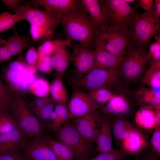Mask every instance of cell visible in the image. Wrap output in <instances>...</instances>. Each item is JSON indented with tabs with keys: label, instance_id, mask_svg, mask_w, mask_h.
Segmentation results:
<instances>
[{
	"label": "cell",
	"instance_id": "cell-1",
	"mask_svg": "<svg viewBox=\"0 0 160 160\" xmlns=\"http://www.w3.org/2000/svg\"><path fill=\"white\" fill-rule=\"evenodd\" d=\"M66 39L76 41L90 49L95 47L104 32L93 22L81 7L63 15L60 21Z\"/></svg>",
	"mask_w": 160,
	"mask_h": 160
},
{
	"label": "cell",
	"instance_id": "cell-2",
	"mask_svg": "<svg viewBox=\"0 0 160 160\" xmlns=\"http://www.w3.org/2000/svg\"><path fill=\"white\" fill-rule=\"evenodd\" d=\"M10 10L22 15L29 23L33 41L41 44L53 38L56 28L60 24L63 16L46 10H41L19 4Z\"/></svg>",
	"mask_w": 160,
	"mask_h": 160
},
{
	"label": "cell",
	"instance_id": "cell-3",
	"mask_svg": "<svg viewBox=\"0 0 160 160\" xmlns=\"http://www.w3.org/2000/svg\"><path fill=\"white\" fill-rule=\"evenodd\" d=\"M37 72L36 68L27 64L21 52L16 60L4 68L1 76L12 91L22 95L29 92Z\"/></svg>",
	"mask_w": 160,
	"mask_h": 160
},
{
	"label": "cell",
	"instance_id": "cell-4",
	"mask_svg": "<svg viewBox=\"0 0 160 160\" xmlns=\"http://www.w3.org/2000/svg\"><path fill=\"white\" fill-rule=\"evenodd\" d=\"M122 77L119 68H95L79 78H73V86L87 91L100 88L111 90L119 84Z\"/></svg>",
	"mask_w": 160,
	"mask_h": 160
},
{
	"label": "cell",
	"instance_id": "cell-5",
	"mask_svg": "<svg viewBox=\"0 0 160 160\" xmlns=\"http://www.w3.org/2000/svg\"><path fill=\"white\" fill-rule=\"evenodd\" d=\"M124 59L118 67L122 79L126 84L133 83L140 80L150 60L146 50L129 44Z\"/></svg>",
	"mask_w": 160,
	"mask_h": 160
},
{
	"label": "cell",
	"instance_id": "cell-6",
	"mask_svg": "<svg viewBox=\"0 0 160 160\" xmlns=\"http://www.w3.org/2000/svg\"><path fill=\"white\" fill-rule=\"evenodd\" d=\"M8 110L18 127L31 138L42 133L41 124L30 110L22 95L15 93Z\"/></svg>",
	"mask_w": 160,
	"mask_h": 160
},
{
	"label": "cell",
	"instance_id": "cell-7",
	"mask_svg": "<svg viewBox=\"0 0 160 160\" xmlns=\"http://www.w3.org/2000/svg\"><path fill=\"white\" fill-rule=\"evenodd\" d=\"M57 141L70 150L75 160H87L92 154V143L86 140L69 121L55 132Z\"/></svg>",
	"mask_w": 160,
	"mask_h": 160
},
{
	"label": "cell",
	"instance_id": "cell-8",
	"mask_svg": "<svg viewBox=\"0 0 160 160\" xmlns=\"http://www.w3.org/2000/svg\"><path fill=\"white\" fill-rule=\"evenodd\" d=\"M108 18L109 27L125 26L133 32L137 10L123 0H99Z\"/></svg>",
	"mask_w": 160,
	"mask_h": 160
},
{
	"label": "cell",
	"instance_id": "cell-9",
	"mask_svg": "<svg viewBox=\"0 0 160 160\" xmlns=\"http://www.w3.org/2000/svg\"><path fill=\"white\" fill-rule=\"evenodd\" d=\"M160 34V18H156L146 12L140 14L137 11L133 34L129 44L146 50L152 37Z\"/></svg>",
	"mask_w": 160,
	"mask_h": 160
},
{
	"label": "cell",
	"instance_id": "cell-10",
	"mask_svg": "<svg viewBox=\"0 0 160 160\" xmlns=\"http://www.w3.org/2000/svg\"><path fill=\"white\" fill-rule=\"evenodd\" d=\"M133 34V31L126 27H108L102 36L105 49L117 57H123Z\"/></svg>",
	"mask_w": 160,
	"mask_h": 160
},
{
	"label": "cell",
	"instance_id": "cell-11",
	"mask_svg": "<svg viewBox=\"0 0 160 160\" xmlns=\"http://www.w3.org/2000/svg\"><path fill=\"white\" fill-rule=\"evenodd\" d=\"M50 140L42 133L34 137L22 147L24 160H57Z\"/></svg>",
	"mask_w": 160,
	"mask_h": 160
},
{
	"label": "cell",
	"instance_id": "cell-12",
	"mask_svg": "<svg viewBox=\"0 0 160 160\" xmlns=\"http://www.w3.org/2000/svg\"><path fill=\"white\" fill-rule=\"evenodd\" d=\"M73 89L68 106L69 120L101 109V106L81 89L75 86Z\"/></svg>",
	"mask_w": 160,
	"mask_h": 160
},
{
	"label": "cell",
	"instance_id": "cell-13",
	"mask_svg": "<svg viewBox=\"0 0 160 160\" xmlns=\"http://www.w3.org/2000/svg\"><path fill=\"white\" fill-rule=\"evenodd\" d=\"M71 46V61L74 67V77L81 78L94 69L95 52L79 43H75Z\"/></svg>",
	"mask_w": 160,
	"mask_h": 160
},
{
	"label": "cell",
	"instance_id": "cell-14",
	"mask_svg": "<svg viewBox=\"0 0 160 160\" xmlns=\"http://www.w3.org/2000/svg\"><path fill=\"white\" fill-rule=\"evenodd\" d=\"M73 119L77 131L87 141L95 143L100 129L101 112L99 109Z\"/></svg>",
	"mask_w": 160,
	"mask_h": 160
},
{
	"label": "cell",
	"instance_id": "cell-15",
	"mask_svg": "<svg viewBox=\"0 0 160 160\" xmlns=\"http://www.w3.org/2000/svg\"><path fill=\"white\" fill-rule=\"evenodd\" d=\"M119 84L116 87V89L113 93L112 98L106 104L105 106H103L101 109L103 113L111 116L121 115L126 117L130 113L132 106L130 101L128 99V92L123 89Z\"/></svg>",
	"mask_w": 160,
	"mask_h": 160
},
{
	"label": "cell",
	"instance_id": "cell-16",
	"mask_svg": "<svg viewBox=\"0 0 160 160\" xmlns=\"http://www.w3.org/2000/svg\"><path fill=\"white\" fill-rule=\"evenodd\" d=\"M149 140L142 131L135 126L129 135L119 142L118 146L129 156L148 147Z\"/></svg>",
	"mask_w": 160,
	"mask_h": 160
},
{
	"label": "cell",
	"instance_id": "cell-17",
	"mask_svg": "<svg viewBox=\"0 0 160 160\" xmlns=\"http://www.w3.org/2000/svg\"><path fill=\"white\" fill-rule=\"evenodd\" d=\"M112 116L101 113L100 127L95 143L96 151L98 154L111 151L112 148L113 134L111 125Z\"/></svg>",
	"mask_w": 160,
	"mask_h": 160
},
{
	"label": "cell",
	"instance_id": "cell-18",
	"mask_svg": "<svg viewBox=\"0 0 160 160\" xmlns=\"http://www.w3.org/2000/svg\"><path fill=\"white\" fill-rule=\"evenodd\" d=\"M94 51L95 62L93 69L118 67L124 59V56L118 57L108 51L102 37L97 42Z\"/></svg>",
	"mask_w": 160,
	"mask_h": 160
},
{
	"label": "cell",
	"instance_id": "cell-19",
	"mask_svg": "<svg viewBox=\"0 0 160 160\" xmlns=\"http://www.w3.org/2000/svg\"><path fill=\"white\" fill-rule=\"evenodd\" d=\"M31 4L42 6L45 10L62 16L65 14L81 8L79 0H33Z\"/></svg>",
	"mask_w": 160,
	"mask_h": 160
},
{
	"label": "cell",
	"instance_id": "cell-20",
	"mask_svg": "<svg viewBox=\"0 0 160 160\" xmlns=\"http://www.w3.org/2000/svg\"><path fill=\"white\" fill-rule=\"evenodd\" d=\"M83 10L89 15L95 24L102 31L108 28V18L99 0H80Z\"/></svg>",
	"mask_w": 160,
	"mask_h": 160
},
{
	"label": "cell",
	"instance_id": "cell-21",
	"mask_svg": "<svg viewBox=\"0 0 160 160\" xmlns=\"http://www.w3.org/2000/svg\"><path fill=\"white\" fill-rule=\"evenodd\" d=\"M28 137L18 127L0 135V154L18 149L27 142Z\"/></svg>",
	"mask_w": 160,
	"mask_h": 160
},
{
	"label": "cell",
	"instance_id": "cell-22",
	"mask_svg": "<svg viewBox=\"0 0 160 160\" xmlns=\"http://www.w3.org/2000/svg\"><path fill=\"white\" fill-rule=\"evenodd\" d=\"M111 125L116 148L119 142L127 138L136 126L125 117L121 115L112 116Z\"/></svg>",
	"mask_w": 160,
	"mask_h": 160
},
{
	"label": "cell",
	"instance_id": "cell-23",
	"mask_svg": "<svg viewBox=\"0 0 160 160\" xmlns=\"http://www.w3.org/2000/svg\"><path fill=\"white\" fill-rule=\"evenodd\" d=\"M135 93L136 102L142 105V107L153 108L160 106V89H148L142 86Z\"/></svg>",
	"mask_w": 160,
	"mask_h": 160
},
{
	"label": "cell",
	"instance_id": "cell-24",
	"mask_svg": "<svg viewBox=\"0 0 160 160\" xmlns=\"http://www.w3.org/2000/svg\"><path fill=\"white\" fill-rule=\"evenodd\" d=\"M14 32L13 34L6 40V43L4 44L11 56L19 54L34 42L28 35H19L15 28Z\"/></svg>",
	"mask_w": 160,
	"mask_h": 160
},
{
	"label": "cell",
	"instance_id": "cell-25",
	"mask_svg": "<svg viewBox=\"0 0 160 160\" xmlns=\"http://www.w3.org/2000/svg\"><path fill=\"white\" fill-rule=\"evenodd\" d=\"M51 61L57 76L62 77L71 61V54L67 47H62L55 52L51 56Z\"/></svg>",
	"mask_w": 160,
	"mask_h": 160
},
{
	"label": "cell",
	"instance_id": "cell-26",
	"mask_svg": "<svg viewBox=\"0 0 160 160\" xmlns=\"http://www.w3.org/2000/svg\"><path fill=\"white\" fill-rule=\"evenodd\" d=\"M135 121L137 125L145 129H154L156 125L155 111L152 108L141 107L135 113Z\"/></svg>",
	"mask_w": 160,
	"mask_h": 160
},
{
	"label": "cell",
	"instance_id": "cell-27",
	"mask_svg": "<svg viewBox=\"0 0 160 160\" xmlns=\"http://www.w3.org/2000/svg\"><path fill=\"white\" fill-rule=\"evenodd\" d=\"M150 66L140 79L142 85L158 90L160 88V60L150 61Z\"/></svg>",
	"mask_w": 160,
	"mask_h": 160
},
{
	"label": "cell",
	"instance_id": "cell-28",
	"mask_svg": "<svg viewBox=\"0 0 160 160\" xmlns=\"http://www.w3.org/2000/svg\"><path fill=\"white\" fill-rule=\"evenodd\" d=\"M72 41L65 39H56L46 41L38 47L37 52L39 57L51 56L55 52L63 47L72 46Z\"/></svg>",
	"mask_w": 160,
	"mask_h": 160
},
{
	"label": "cell",
	"instance_id": "cell-29",
	"mask_svg": "<svg viewBox=\"0 0 160 160\" xmlns=\"http://www.w3.org/2000/svg\"><path fill=\"white\" fill-rule=\"evenodd\" d=\"M52 99L57 104L66 105L68 99L67 90L61 77L57 76L50 86Z\"/></svg>",
	"mask_w": 160,
	"mask_h": 160
},
{
	"label": "cell",
	"instance_id": "cell-30",
	"mask_svg": "<svg viewBox=\"0 0 160 160\" xmlns=\"http://www.w3.org/2000/svg\"><path fill=\"white\" fill-rule=\"evenodd\" d=\"M50 86L46 79L37 77L30 86L29 92L39 98H46L50 93Z\"/></svg>",
	"mask_w": 160,
	"mask_h": 160
},
{
	"label": "cell",
	"instance_id": "cell-31",
	"mask_svg": "<svg viewBox=\"0 0 160 160\" xmlns=\"http://www.w3.org/2000/svg\"><path fill=\"white\" fill-rule=\"evenodd\" d=\"M57 114L56 118L48 124V126L52 130L56 132L68 120V111L66 105L57 104L54 110Z\"/></svg>",
	"mask_w": 160,
	"mask_h": 160
},
{
	"label": "cell",
	"instance_id": "cell-32",
	"mask_svg": "<svg viewBox=\"0 0 160 160\" xmlns=\"http://www.w3.org/2000/svg\"><path fill=\"white\" fill-rule=\"evenodd\" d=\"M23 20L24 17L18 13L5 12L0 14V33L13 28L16 23Z\"/></svg>",
	"mask_w": 160,
	"mask_h": 160
},
{
	"label": "cell",
	"instance_id": "cell-33",
	"mask_svg": "<svg viewBox=\"0 0 160 160\" xmlns=\"http://www.w3.org/2000/svg\"><path fill=\"white\" fill-rule=\"evenodd\" d=\"M87 93L101 107L109 102L114 95L110 90L105 88L90 90Z\"/></svg>",
	"mask_w": 160,
	"mask_h": 160
},
{
	"label": "cell",
	"instance_id": "cell-34",
	"mask_svg": "<svg viewBox=\"0 0 160 160\" xmlns=\"http://www.w3.org/2000/svg\"><path fill=\"white\" fill-rule=\"evenodd\" d=\"M50 143L57 160H75L70 150L65 145L51 139Z\"/></svg>",
	"mask_w": 160,
	"mask_h": 160
},
{
	"label": "cell",
	"instance_id": "cell-35",
	"mask_svg": "<svg viewBox=\"0 0 160 160\" xmlns=\"http://www.w3.org/2000/svg\"><path fill=\"white\" fill-rule=\"evenodd\" d=\"M18 127L9 112L0 113V135L9 132Z\"/></svg>",
	"mask_w": 160,
	"mask_h": 160
},
{
	"label": "cell",
	"instance_id": "cell-36",
	"mask_svg": "<svg viewBox=\"0 0 160 160\" xmlns=\"http://www.w3.org/2000/svg\"><path fill=\"white\" fill-rule=\"evenodd\" d=\"M129 156L120 149L112 150L98 154L92 158L86 160H120Z\"/></svg>",
	"mask_w": 160,
	"mask_h": 160
},
{
	"label": "cell",
	"instance_id": "cell-37",
	"mask_svg": "<svg viewBox=\"0 0 160 160\" xmlns=\"http://www.w3.org/2000/svg\"><path fill=\"white\" fill-rule=\"evenodd\" d=\"M148 148L158 158L160 157V125H156L149 140Z\"/></svg>",
	"mask_w": 160,
	"mask_h": 160
},
{
	"label": "cell",
	"instance_id": "cell-38",
	"mask_svg": "<svg viewBox=\"0 0 160 160\" xmlns=\"http://www.w3.org/2000/svg\"><path fill=\"white\" fill-rule=\"evenodd\" d=\"M15 94L0 79V102L6 105L8 108Z\"/></svg>",
	"mask_w": 160,
	"mask_h": 160
},
{
	"label": "cell",
	"instance_id": "cell-39",
	"mask_svg": "<svg viewBox=\"0 0 160 160\" xmlns=\"http://www.w3.org/2000/svg\"><path fill=\"white\" fill-rule=\"evenodd\" d=\"M55 102L53 101L41 108L34 109L35 113L41 121L48 124L51 114L56 105Z\"/></svg>",
	"mask_w": 160,
	"mask_h": 160
},
{
	"label": "cell",
	"instance_id": "cell-40",
	"mask_svg": "<svg viewBox=\"0 0 160 160\" xmlns=\"http://www.w3.org/2000/svg\"><path fill=\"white\" fill-rule=\"evenodd\" d=\"M155 41L151 43L148 52L150 61L160 60V35L155 36Z\"/></svg>",
	"mask_w": 160,
	"mask_h": 160
},
{
	"label": "cell",
	"instance_id": "cell-41",
	"mask_svg": "<svg viewBox=\"0 0 160 160\" xmlns=\"http://www.w3.org/2000/svg\"><path fill=\"white\" fill-rule=\"evenodd\" d=\"M36 69L44 73H49L53 69L51 61V56L39 57Z\"/></svg>",
	"mask_w": 160,
	"mask_h": 160
},
{
	"label": "cell",
	"instance_id": "cell-42",
	"mask_svg": "<svg viewBox=\"0 0 160 160\" xmlns=\"http://www.w3.org/2000/svg\"><path fill=\"white\" fill-rule=\"evenodd\" d=\"M38 57L37 51L33 47L31 46L28 50L25 58L28 65L36 69Z\"/></svg>",
	"mask_w": 160,
	"mask_h": 160
},
{
	"label": "cell",
	"instance_id": "cell-43",
	"mask_svg": "<svg viewBox=\"0 0 160 160\" xmlns=\"http://www.w3.org/2000/svg\"><path fill=\"white\" fill-rule=\"evenodd\" d=\"M137 160H157L155 154L148 147L136 154Z\"/></svg>",
	"mask_w": 160,
	"mask_h": 160
},
{
	"label": "cell",
	"instance_id": "cell-44",
	"mask_svg": "<svg viewBox=\"0 0 160 160\" xmlns=\"http://www.w3.org/2000/svg\"><path fill=\"white\" fill-rule=\"evenodd\" d=\"M0 160H24L18 149L0 154Z\"/></svg>",
	"mask_w": 160,
	"mask_h": 160
},
{
	"label": "cell",
	"instance_id": "cell-45",
	"mask_svg": "<svg viewBox=\"0 0 160 160\" xmlns=\"http://www.w3.org/2000/svg\"><path fill=\"white\" fill-rule=\"evenodd\" d=\"M139 3L140 6L145 10V12L150 14L153 15V0H139Z\"/></svg>",
	"mask_w": 160,
	"mask_h": 160
},
{
	"label": "cell",
	"instance_id": "cell-46",
	"mask_svg": "<svg viewBox=\"0 0 160 160\" xmlns=\"http://www.w3.org/2000/svg\"><path fill=\"white\" fill-rule=\"evenodd\" d=\"M11 57L4 44L0 46V63L9 61Z\"/></svg>",
	"mask_w": 160,
	"mask_h": 160
},
{
	"label": "cell",
	"instance_id": "cell-47",
	"mask_svg": "<svg viewBox=\"0 0 160 160\" xmlns=\"http://www.w3.org/2000/svg\"><path fill=\"white\" fill-rule=\"evenodd\" d=\"M153 15L156 18H160V0H155L153 5Z\"/></svg>",
	"mask_w": 160,
	"mask_h": 160
},
{
	"label": "cell",
	"instance_id": "cell-48",
	"mask_svg": "<svg viewBox=\"0 0 160 160\" xmlns=\"http://www.w3.org/2000/svg\"><path fill=\"white\" fill-rule=\"evenodd\" d=\"M1 1L10 10L12 8L19 4V2L21 1L20 0H3Z\"/></svg>",
	"mask_w": 160,
	"mask_h": 160
},
{
	"label": "cell",
	"instance_id": "cell-49",
	"mask_svg": "<svg viewBox=\"0 0 160 160\" xmlns=\"http://www.w3.org/2000/svg\"><path fill=\"white\" fill-rule=\"evenodd\" d=\"M34 109L41 108L44 105L41 99H37L33 103Z\"/></svg>",
	"mask_w": 160,
	"mask_h": 160
},
{
	"label": "cell",
	"instance_id": "cell-50",
	"mask_svg": "<svg viewBox=\"0 0 160 160\" xmlns=\"http://www.w3.org/2000/svg\"><path fill=\"white\" fill-rule=\"evenodd\" d=\"M8 107L5 104L0 102V113L9 112Z\"/></svg>",
	"mask_w": 160,
	"mask_h": 160
},
{
	"label": "cell",
	"instance_id": "cell-51",
	"mask_svg": "<svg viewBox=\"0 0 160 160\" xmlns=\"http://www.w3.org/2000/svg\"><path fill=\"white\" fill-rule=\"evenodd\" d=\"M57 116V114L54 110L51 114L48 124L54 120L56 118Z\"/></svg>",
	"mask_w": 160,
	"mask_h": 160
},
{
	"label": "cell",
	"instance_id": "cell-52",
	"mask_svg": "<svg viewBox=\"0 0 160 160\" xmlns=\"http://www.w3.org/2000/svg\"><path fill=\"white\" fill-rule=\"evenodd\" d=\"M6 43V40L2 39L0 36V46L5 44Z\"/></svg>",
	"mask_w": 160,
	"mask_h": 160
},
{
	"label": "cell",
	"instance_id": "cell-53",
	"mask_svg": "<svg viewBox=\"0 0 160 160\" xmlns=\"http://www.w3.org/2000/svg\"><path fill=\"white\" fill-rule=\"evenodd\" d=\"M126 3L128 4L129 3H133L135 1V0H123Z\"/></svg>",
	"mask_w": 160,
	"mask_h": 160
},
{
	"label": "cell",
	"instance_id": "cell-54",
	"mask_svg": "<svg viewBox=\"0 0 160 160\" xmlns=\"http://www.w3.org/2000/svg\"><path fill=\"white\" fill-rule=\"evenodd\" d=\"M129 160V159L127 157V158H125V159H121V160Z\"/></svg>",
	"mask_w": 160,
	"mask_h": 160
},
{
	"label": "cell",
	"instance_id": "cell-55",
	"mask_svg": "<svg viewBox=\"0 0 160 160\" xmlns=\"http://www.w3.org/2000/svg\"><path fill=\"white\" fill-rule=\"evenodd\" d=\"M86 160V159H79V160Z\"/></svg>",
	"mask_w": 160,
	"mask_h": 160
}]
</instances>
